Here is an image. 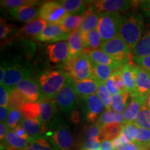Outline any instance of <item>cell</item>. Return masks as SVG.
I'll list each match as a JSON object with an SVG mask.
<instances>
[{
	"mask_svg": "<svg viewBox=\"0 0 150 150\" xmlns=\"http://www.w3.org/2000/svg\"><path fill=\"white\" fill-rule=\"evenodd\" d=\"M122 20L120 35L133 51L143 36L145 27V19L143 15L140 12L133 11L123 16Z\"/></svg>",
	"mask_w": 150,
	"mask_h": 150,
	"instance_id": "obj_1",
	"label": "cell"
},
{
	"mask_svg": "<svg viewBox=\"0 0 150 150\" xmlns=\"http://www.w3.org/2000/svg\"><path fill=\"white\" fill-rule=\"evenodd\" d=\"M70 77L69 74L63 70H45L41 72L38 81L42 93L40 100L56 99Z\"/></svg>",
	"mask_w": 150,
	"mask_h": 150,
	"instance_id": "obj_2",
	"label": "cell"
},
{
	"mask_svg": "<svg viewBox=\"0 0 150 150\" xmlns=\"http://www.w3.org/2000/svg\"><path fill=\"white\" fill-rule=\"evenodd\" d=\"M59 150H72L74 138L69 127L56 115L44 136Z\"/></svg>",
	"mask_w": 150,
	"mask_h": 150,
	"instance_id": "obj_3",
	"label": "cell"
},
{
	"mask_svg": "<svg viewBox=\"0 0 150 150\" xmlns=\"http://www.w3.org/2000/svg\"><path fill=\"white\" fill-rule=\"evenodd\" d=\"M122 22V16L119 13L102 14L97 29L100 35L102 43L108 42L120 35Z\"/></svg>",
	"mask_w": 150,
	"mask_h": 150,
	"instance_id": "obj_4",
	"label": "cell"
},
{
	"mask_svg": "<svg viewBox=\"0 0 150 150\" xmlns=\"http://www.w3.org/2000/svg\"><path fill=\"white\" fill-rule=\"evenodd\" d=\"M67 74L74 81H81L92 77L93 62L86 54L83 53L65 63Z\"/></svg>",
	"mask_w": 150,
	"mask_h": 150,
	"instance_id": "obj_5",
	"label": "cell"
},
{
	"mask_svg": "<svg viewBox=\"0 0 150 150\" xmlns=\"http://www.w3.org/2000/svg\"><path fill=\"white\" fill-rule=\"evenodd\" d=\"M99 50L122 64L128 63L131 51L120 35L108 42L102 43Z\"/></svg>",
	"mask_w": 150,
	"mask_h": 150,
	"instance_id": "obj_6",
	"label": "cell"
},
{
	"mask_svg": "<svg viewBox=\"0 0 150 150\" xmlns=\"http://www.w3.org/2000/svg\"><path fill=\"white\" fill-rule=\"evenodd\" d=\"M77 97L74 89V80L70 77L56 96V103L62 111L69 115L75 108Z\"/></svg>",
	"mask_w": 150,
	"mask_h": 150,
	"instance_id": "obj_7",
	"label": "cell"
},
{
	"mask_svg": "<svg viewBox=\"0 0 150 150\" xmlns=\"http://www.w3.org/2000/svg\"><path fill=\"white\" fill-rule=\"evenodd\" d=\"M4 63V62H3ZM5 77L1 85L8 89H12L17 83L21 81L24 79L29 78L31 74V70L25 65L12 63V64H6Z\"/></svg>",
	"mask_w": 150,
	"mask_h": 150,
	"instance_id": "obj_8",
	"label": "cell"
},
{
	"mask_svg": "<svg viewBox=\"0 0 150 150\" xmlns=\"http://www.w3.org/2000/svg\"><path fill=\"white\" fill-rule=\"evenodd\" d=\"M135 1L128 0H101L95 1L89 8L94 13L102 14L106 13H119L129 10Z\"/></svg>",
	"mask_w": 150,
	"mask_h": 150,
	"instance_id": "obj_9",
	"label": "cell"
},
{
	"mask_svg": "<svg viewBox=\"0 0 150 150\" xmlns=\"http://www.w3.org/2000/svg\"><path fill=\"white\" fill-rule=\"evenodd\" d=\"M68 15L59 1H47L40 8L39 18L48 24H60Z\"/></svg>",
	"mask_w": 150,
	"mask_h": 150,
	"instance_id": "obj_10",
	"label": "cell"
},
{
	"mask_svg": "<svg viewBox=\"0 0 150 150\" xmlns=\"http://www.w3.org/2000/svg\"><path fill=\"white\" fill-rule=\"evenodd\" d=\"M83 112L86 120L93 123L106 110V106L97 94L83 99Z\"/></svg>",
	"mask_w": 150,
	"mask_h": 150,
	"instance_id": "obj_11",
	"label": "cell"
},
{
	"mask_svg": "<svg viewBox=\"0 0 150 150\" xmlns=\"http://www.w3.org/2000/svg\"><path fill=\"white\" fill-rule=\"evenodd\" d=\"M13 88L21 92L29 102H40L42 97L38 82L31 77L24 79L17 83Z\"/></svg>",
	"mask_w": 150,
	"mask_h": 150,
	"instance_id": "obj_12",
	"label": "cell"
},
{
	"mask_svg": "<svg viewBox=\"0 0 150 150\" xmlns=\"http://www.w3.org/2000/svg\"><path fill=\"white\" fill-rule=\"evenodd\" d=\"M71 33H67L59 24H47L45 29L36 38L42 42H61L68 40Z\"/></svg>",
	"mask_w": 150,
	"mask_h": 150,
	"instance_id": "obj_13",
	"label": "cell"
},
{
	"mask_svg": "<svg viewBox=\"0 0 150 150\" xmlns=\"http://www.w3.org/2000/svg\"><path fill=\"white\" fill-rule=\"evenodd\" d=\"M53 100L44 99L40 101V115L38 121L42 127L43 134L47 132L50 126L56 117V106Z\"/></svg>",
	"mask_w": 150,
	"mask_h": 150,
	"instance_id": "obj_14",
	"label": "cell"
},
{
	"mask_svg": "<svg viewBox=\"0 0 150 150\" xmlns=\"http://www.w3.org/2000/svg\"><path fill=\"white\" fill-rule=\"evenodd\" d=\"M46 50L49 59L52 63H66L69 61V48L67 42L61 41L53 43L47 47Z\"/></svg>",
	"mask_w": 150,
	"mask_h": 150,
	"instance_id": "obj_15",
	"label": "cell"
},
{
	"mask_svg": "<svg viewBox=\"0 0 150 150\" xmlns=\"http://www.w3.org/2000/svg\"><path fill=\"white\" fill-rule=\"evenodd\" d=\"M135 74L137 93L141 96H147L150 92V73L136 64H131Z\"/></svg>",
	"mask_w": 150,
	"mask_h": 150,
	"instance_id": "obj_16",
	"label": "cell"
},
{
	"mask_svg": "<svg viewBox=\"0 0 150 150\" xmlns=\"http://www.w3.org/2000/svg\"><path fill=\"white\" fill-rule=\"evenodd\" d=\"M131 100L129 102L126 109L123 112L126 122L134 123V122L138 113H139L142 106L146 104L147 96H141L138 93L131 95Z\"/></svg>",
	"mask_w": 150,
	"mask_h": 150,
	"instance_id": "obj_17",
	"label": "cell"
},
{
	"mask_svg": "<svg viewBox=\"0 0 150 150\" xmlns=\"http://www.w3.org/2000/svg\"><path fill=\"white\" fill-rule=\"evenodd\" d=\"M74 84L77 96L84 99L95 95L98 90L100 83L91 77L81 81H74Z\"/></svg>",
	"mask_w": 150,
	"mask_h": 150,
	"instance_id": "obj_18",
	"label": "cell"
},
{
	"mask_svg": "<svg viewBox=\"0 0 150 150\" xmlns=\"http://www.w3.org/2000/svg\"><path fill=\"white\" fill-rule=\"evenodd\" d=\"M40 8L33 5H27L16 9L8 10V12L11 16L20 21L29 22L39 16Z\"/></svg>",
	"mask_w": 150,
	"mask_h": 150,
	"instance_id": "obj_19",
	"label": "cell"
},
{
	"mask_svg": "<svg viewBox=\"0 0 150 150\" xmlns=\"http://www.w3.org/2000/svg\"><path fill=\"white\" fill-rule=\"evenodd\" d=\"M67 44L69 48V61L78 57L83 53L82 31L79 29L71 33Z\"/></svg>",
	"mask_w": 150,
	"mask_h": 150,
	"instance_id": "obj_20",
	"label": "cell"
},
{
	"mask_svg": "<svg viewBox=\"0 0 150 150\" xmlns=\"http://www.w3.org/2000/svg\"><path fill=\"white\" fill-rule=\"evenodd\" d=\"M102 127L96 123L86 130L84 145L87 150H95L100 148V136Z\"/></svg>",
	"mask_w": 150,
	"mask_h": 150,
	"instance_id": "obj_21",
	"label": "cell"
},
{
	"mask_svg": "<svg viewBox=\"0 0 150 150\" xmlns=\"http://www.w3.org/2000/svg\"><path fill=\"white\" fill-rule=\"evenodd\" d=\"M47 25V23L42 20L38 18L36 20H32V21L27 22L20 31L15 35L16 37L19 36H35L37 37L41 33Z\"/></svg>",
	"mask_w": 150,
	"mask_h": 150,
	"instance_id": "obj_22",
	"label": "cell"
},
{
	"mask_svg": "<svg viewBox=\"0 0 150 150\" xmlns=\"http://www.w3.org/2000/svg\"><path fill=\"white\" fill-rule=\"evenodd\" d=\"M85 54H86V55L88 56L91 61L93 63H95V64L109 65V66L115 67L116 69L119 70H120L122 67L125 65L115 61L110 56L105 54L102 51H101L100 50L91 51Z\"/></svg>",
	"mask_w": 150,
	"mask_h": 150,
	"instance_id": "obj_23",
	"label": "cell"
},
{
	"mask_svg": "<svg viewBox=\"0 0 150 150\" xmlns=\"http://www.w3.org/2000/svg\"><path fill=\"white\" fill-rule=\"evenodd\" d=\"M82 40L83 44V53L95 51L100 48L102 39L97 29L90 32H82Z\"/></svg>",
	"mask_w": 150,
	"mask_h": 150,
	"instance_id": "obj_24",
	"label": "cell"
},
{
	"mask_svg": "<svg viewBox=\"0 0 150 150\" xmlns=\"http://www.w3.org/2000/svg\"><path fill=\"white\" fill-rule=\"evenodd\" d=\"M118 71L120 70L109 65L95 64L93 63L92 77L97 80L99 83H105Z\"/></svg>",
	"mask_w": 150,
	"mask_h": 150,
	"instance_id": "obj_25",
	"label": "cell"
},
{
	"mask_svg": "<svg viewBox=\"0 0 150 150\" xmlns=\"http://www.w3.org/2000/svg\"><path fill=\"white\" fill-rule=\"evenodd\" d=\"M124 83L126 87L127 92L130 95L137 93V86L135 74L133 72L131 65L127 63L122 67L120 70Z\"/></svg>",
	"mask_w": 150,
	"mask_h": 150,
	"instance_id": "obj_26",
	"label": "cell"
},
{
	"mask_svg": "<svg viewBox=\"0 0 150 150\" xmlns=\"http://www.w3.org/2000/svg\"><path fill=\"white\" fill-rule=\"evenodd\" d=\"M30 138L29 140L23 139V138H20L17 136L13 130H9L5 139L2 142L4 145L7 148L18 150H25L29 145Z\"/></svg>",
	"mask_w": 150,
	"mask_h": 150,
	"instance_id": "obj_27",
	"label": "cell"
},
{
	"mask_svg": "<svg viewBox=\"0 0 150 150\" xmlns=\"http://www.w3.org/2000/svg\"><path fill=\"white\" fill-rule=\"evenodd\" d=\"M112 123H126L123 114L114 111L112 109H106L97 122V125H100L102 127Z\"/></svg>",
	"mask_w": 150,
	"mask_h": 150,
	"instance_id": "obj_28",
	"label": "cell"
},
{
	"mask_svg": "<svg viewBox=\"0 0 150 150\" xmlns=\"http://www.w3.org/2000/svg\"><path fill=\"white\" fill-rule=\"evenodd\" d=\"M66 11L67 15L79 16L86 10V4L88 1L82 0H62L59 1Z\"/></svg>",
	"mask_w": 150,
	"mask_h": 150,
	"instance_id": "obj_29",
	"label": "cell"
},
{
	"mask_svg": "<svg viewBox=\"0 0 150 150\" xmlns=\"http://www.w3.org/2000/svg\"><path fill=\"white\" fill-rule=\"evenodd\" d=\"M85 13L79 15V16L68 15L63 19V21L59 24L65 32L72 33L79 29L85 18Z\"/></svg>",
	"mask_w": 150,
	"mask_h": 150,
	"instance_id": "obj_30",
	"label": "cell"
},
{
	"mask_svg": "<svg viewBox=\"0 0 150 150\" xmlns=\"http://www.w3.org/2000/svg\"><path fill=\"white\" fill-rule=\"evenodd\" d=\"M124 125L125 124L112 123L105 125L102 127L100 141L103 142L105 140L112 141L113 140H115L121 134Z\"/></svg>",
	"mask_w": 150,
	"mask_h": 150,
	"instance_id": "obj_31",
	"label": "cell"
},
{
	"mask_svg": "<svg viewBox=\"0 0 150 150\" xmlns=\"http://www.w3.org/2000/svg\"><path fill=\"white\" fill-rule=\"evenodd\" d=\"M133 142L143 150L150 148V130L136 127L133 134Z\"/></svg>",
	"mask_w": 150,
	"mask_h": 150,
	"instance_id": "obj_32",
	"label": "cell"
},
{
	"mask_svg": "<svg viewBox=\"0 0 150 150\" xmlns=\"http://www.w3.org/2000/svg\"><path fill=\"white\" fill-rule=\"evenodd\" d=\"M85 15V18L79 29L84 33L90 32V31L97 29L102 14L94 13L89 8Z\"/></svg>",
	"mask_w": 150,
	"mask_h": 150,
	"instance_id": "obj_33",
	"label": "cell"
},
{
	"mask_svg": "<svg viewBox=\"0 0 150 150\" xmlns=\"http://www.w3.org/2000/svg\"><path fill=\"white\" fill-rule=\"evenodd\" d=\"M20 125L25 129L29 137L33 138L44 137L42 136V127L38 120H24L22 118Z\"/></svg>",
	"mask_w": 150,
	"mask_h": 150,
	"instance_id": "obj_34",
	"label": "cell"
},
{
	"mask_svg": "<svg viewBox=\"0 0 150 150\" xmlns=\"http://www.w3.org/2000/svg\"><path fill=\"white\" fill-rule=\"evenodd\" d=\"M132 52L134 57L150 56V29L145 31L143 36Z\"/></svg>",
	"mask_w": 150,
	"mask_h": 150,
	"instance_id": "obj_35",
	"label": "cell"
},
{
	"mask_svg": "<svg viewBox=\"0 0 150 150\" xmlns=\"http://www.w3.org/2000/svg\"><path fill=\"white\" fill-rule=\"evenodd\" d=\"M28 102L27 99L22 94L16 89H11L9 93L8 108L11 110H20Z\"/></svg>",
	"mask_w": 150,
	"mask_h": 150,
	"instance_id": "obj_36",
	"label": "cell"
},
{
	"mask_svg": "<svg viewBox=\"0 0 150 150\" xmlns=\"http://www.w3.org/2000/svg\"><path fill=\"white\" fill-rule=\"evenodd\" d=\"M129 94L128 93H118L112 96V104L110 109L117 112L123 113L129 103Z\"/></svg>",
	"mask_w": 150,
	"mask_h": 150,
	"instance_id": "obj_37",
	"label": "cell"
},
{
	"mask_svg": "<svg viewBox=\"0 0 150 150\" xmlns=\"http://www.w3.org/2000/svg\"><path fill=\"white\" fill-rule=\"evenodd\" d=\"M24 120H38L40 115V103L28 102L21 109Z\"/></svg>",
	"mask_w": 150,
	"mask_h": 150,
	"instance_id": "obj_38",
	"label": "cell"
},
{
	"mask_svg": "<svg viewBox=\"0 0 150 150\" xmlns=\"http://www.w3.org/2000/svg\"><path fill=\"white\" fill-rule=\"evenodd\" d=\"M25 150H59L45 137L29 140V144Z\"/></svg>",
	"mask_w": 150,
	"mask_h": 150,
	"instance_id": "obj_39",
	"label": "cell"
},
{
	"mask_svg": "<svg viewBox=\"0 0 150 150\" xmlns=\"http://www.w3.org/2000/svg\"><path fill=\"white\" fill-rule=\"evenodd\" d=\"M134 125L137 127L150 130V110L146 104L142 106Z\"/></svg>",
	"mask_w": 150,
	"mask_h": 150,
	"instance_id": "obj_40",
	"label": "cell"
},
{
	"mask_svg": "<svg viewBox=\"0 0 150 150\" xmlns=\"http://www.w3.org/2000/svg\"><path fill=\"white\" fill-rule=\"evenodd\" d=\"M38 1H32V0H1V6L6 8L16 9L20 7L27 5H36L39 4Z\"/></svg>",
	"mask_w": 150,
	"mask_h": 150,
	"instance_id": "obj_41",
	"label": "cell"
},
{
	"mask_svg": "<svg viewBox=\"0 0 150 150\" xmlns=\"http://www.w3.org/2000/svg\"><path fill=\"white\" fill-rule=\"evenodd\" d=\"M22 113L20 110H11L9 112L6 123L10 130L16 128L20 125L22 120Z\"/></svg>",
	"mask_w": 150,
	"mask_h": 150,
	"instance_id": "obj_42",
	"label": "cell"
},
{
	"mask_svg": "<svg viewBox=\"0 0 150 150\" xmlns=\"http://www.w3.org/2000/svg\"><path fill=\"white\" fill-rule=\"evenodd\" d=\"M97 95L104 103L106 109H110L112 104V95L104 83L99 84L98 90L97 91Z\"/></svg>",
	"mask_w": 150,
	"mask_h": 150,
	"instance_id": "obj_43",
	"label": "cell"
},
{
	"mask_svg": "<svg viewBox=\"0 0 150 150\" xmlns=\"http://www.w3.org/2000/svg\"><path fill=\"white\" fill-rule=\"evenodd\" d=\"M136 126L134 125V123L126 122L124 125L122 130L121 135L125 137L126 139L129 142H133V134Z\"/></svg>",
	"mask_w": 150,
	"mask_h": 150,
	"instance_id": "obj_44",
	"label": "cell"
},
{
	"mask_svg": "<svg viewBox=\"0 0 150 150\" xmlns=\"http://www.w3.org/2000/svg\"><path fill=\"white\" fill-rule=\"evenodd\" d=\"M132 59L138 66L150 73V56L144 57H133Z\"/></svg>",
	"mask_w": 150,
	"mask_h": 150,
	"instance_id": "obj_45",
	"label": "cell"
},
{
	"mask_svg": "<svg viewBox=\"0 0 150 150\" xmlns=\"http://www.w3.org/2000/svg\"><path fill=\"white\" fill-rule=\"evenodd\" d=\"M112 77H113L115 87L117 88L119 93H127L120 71L115 72V74L112 75Z\"/></svg>",
	"mask_w": 150,
	"mask_h": 150,
	"instance_id": "obj_46",
	"label": "cell"
},
{
	"mask_svg": "<svg viewBox=\"0 0 150 150\" xmlns=\"http://www.w3.org/2000/svg\"><path fill=\"white\" fill-rule=\"evenodd\" d=\"M10 90L1 85L0 86V106L1 107H8L9 93Z\"/></svg>",
	"mask_w": 150,
	"mask_h": 150,
	"instance_id": "obj_47",
	"label": "cell"
},
{
	"mask_svg": "<svg viewBox=\"0 0 150 150\" xmlns=\"http://www.w3.org/2000/svg\"><path fill=\"white\" fill-rule=\"evenodd\" d=\"M14 29L11 25L6 24H1L0 25V38L1 40L6 38L13 32Z\"/></svg>",
	"mask_w": 150,
	"mask_h": 150,
	"instance_id": "obj_48",
	"label": "cell"
},
{
	"mask_svg": "<svg viewBox=\"0 0 150 150\" xmlns=\"http://www.w3.org/2000/svg\"><path fill=\"white\" fill-rule=\"evenodd\" d=\"M139 8L143 16L150 18V0L140 1Z\"/></svg>",
	"mask_w": 150,
	"mask_h": 150,
	"instance_id": "obj_49",
	"label": "cell"
},
{
	"mask_svg": "<svg viewBox=\"0 0 150 150\" xmlns=\"http://www.w3.org/2000/svg\"><path fill=\"white\" fill-rule=\"evenodd\" d=\"M104 83H105V85H106V88H107V89L108 90V91H109L110 93L111 94L112 96V95H116V94H117L118 93H119V91H118L117 88L115 87V83H114V79H113V77H112V76L109 79L106 81Z\"/></svg>",
	"mask_w": 150,
	"mask_h": 150,
	"instance_id": "obj_50",
	"label": "cell"
},
{
	"mask_svg": "<svg viewBox=\"0 0 150 150\" xmlns=\"http://www.w3.org/2000/svg\"><path fill=\"white\" fill-rule=\"evenodd\" d=\"M12 130L13 131V132L17 135V136L20 137V138H23V139L29 140V138H31V137H29V135L27 134V131H25V129H24L20 125H18V126H17L16 128L12 129Z\"/></svg>",
	"mask_w": 150,
	"mask_h": 150,
	"instance_id": "obj_51",
	"label": "cell"
},
{
	"mask_svg": "<svg viewBox=\"0 0 150 150\" xmlns=\"http://www.w3.org/2000/svg\"><path fill=\"white\" fill-rule=\"evenodd\" d=\"M8 129H9L6 125V122L0 123V139H1V142H2L5 139L6 136L9 131Z\"/></svg>",
	"mask_w": 150,
	"mask_h": 150,
	"instance_id": "obj_52",
	"label": "cell"
},
{
	"mask_svg": "<svg viewBox=\"0 0 150 150\" xmlns=\"http://www.w3.org/2000/svg\"><path fill=\"white\" fill-rule=\"evenodd\" d=\"M11 109L8 107H0V121L4 122L8 117Z\"/></svg>",
	"mask_w": 150,
	"mask_h": 150,
	"instance_id": "obj_53",
	"label": "cell"
},
{
	"mask_svg": "<svg viewBox=\"0 0 150 150\" xmlns=\"http://www.w3.org/2000/svg\"><path fill=\"white\" fill-rule=\"evenodd\" d=\"M100 149L101 150H116L114 147L113 145H112V141H109V140H105L101 142L100 145Z\"/></svg>",
	"mask_w": 150,
	"mask_h": 150,
	"instance_id": "obj_54",
	"label": "cell"
},
{
	"mask_svg": "<svg viewBox=\"0 0 150 150\" xmlns=\"http://www.w3.org/2000/svg\"><path fill=\"white\" fill-rule=\"evenodd\" d=\"M6 70V67L4 63L1 62V66H0V83H1V85L3 83L4 79Z\"/></svg>",
	"mask_w": 150,
	"mask_h": 150,
	"instance_id": "obj_55",
	"label": "cell"
},
{
	"mask_svg": "<svg viewBox=\"0 0 150 150\" xmlns=\"http://www.w3.org/2000/svg\"><path fill=\"white\" fill-rule=\"evenodd\" d=\"M146 105H147V106L149 108V110H150V92L147 95V101H146Z\"/></svg>",
	"mask_w": 150,
	"mask_h": 150,
	"instance_id": "obj_56",
	"label": "cell"
},
{
	"mask_svg": "<svg viewBox=\"0 0 150 150\" xmlns=\"http://www.w3.org/2000/svg\"><path fill=\"white\" fill-rule=\"evenodd\" d=\"M91 150H92V149H91ZM95 150H101V149H100V148H99V149H95Z\"/></svg>",
	"mask_w": 150,
	"mask_h": 150,
	"instance_id": "obj_57",
	"label": "cell"
}]
</instances>
